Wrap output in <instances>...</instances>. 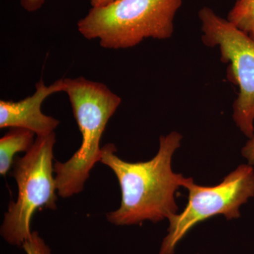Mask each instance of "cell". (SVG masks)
<instances>
[{
  "mask_svg": "<svg viewBox=\"0 0 254 254\" xmlns=\"http://www.w3.org/2000/svg\"><path fill=\"white\" fill-rule=\"evenodd\" d=\"M45 0H21L23 9L29 12L38 11L44 4Z\"/></svg>",
  "mask_w": 254,
  "mask_h": 254,
  "instance_id": "cell-12",
  "label": "cell"
},
{
  "mask_svg": "<svg viewBox=\"0 0 254 254\" xmlns=\"http://www.w3.org/2000/svg\"><path fill=\"white\" fill-rule=\"evenodd\" d=\"M182 4V0H115L92 7L78 21V30L107 49L133 48L146 38L168 39Z\"/></svg>",
  "mask_w": 254,
  "mask_h": 254,
  "instance_id": "cell-3",
  "label": "cell"
},
{
  "mask_svg": "<svg viewBox=\"0 0 254 254\" xmlns=\"http://www.w3.org/2000/svg\"><path fill=\"white\" fill-rule=\"evenodd\" d=\"M36 133L23 128H11L0 139V174L5 176L14 163L15 155L31 149Z\"/></svg>",
  "mask_w": 254,
  "mask_h": 254,
  "instance_id": "cell-8",
  "label": "cell"
},
{
  "mask_svg": "<svg viewBox=\"0 0 254 254\" xmlns=\"http://www.w3.org/2000/svg\"><path fill=\"white\" fill-rule=\"evenodd\" d=\"M203 32L202 41L206 46L218 47L221 60L228 63L227 77L240 88L233 105V119L240 131L254 136V41L227 19L210 8L198 12Z\"/></svg>",
  "mask_w": 254,
  "mask_h": 254,
  "instance_id": "cell-6",
  "label": "cell"
},
{
  "mask_svg": "<svg viewBox=\"0 0 254 254\" xmlns=\"http://www.w3.org/2000/svg\"><path fill=\"white\" fill-rule=\"evenodd\" d=\"M92 7H101L111 4L115 0H89Z\"/></svg>",
  "mask_w": 254,
  "mask_h": 254,
  "instance_id": "cell-13",
  "label": "cell"
},
{
  "mask_svg": "<svg viewBox=\"0 0 254 254\" xmlns=\"http://www.w3.org/2000/svg\"><path fill=\"white\" fill-rule=\"evenodd\" d=\"M227 19L254 41V0H237Z\"/></svg>",
  "mask_w": 254,
  "mask_h": 254,
  "instance_id": "cell-9",
  "label": "cell"
},
{
  "mask_svg": "<svg viewBox=\"0 0 254 254\" xmlns=\"http://www.w3.org/2000/svg\"><path fill=\"white\" fill-rule=\"evenodd\" d=\"M242 154L251 165H254V136L250 138L242 150Z\"/></svg>",
  "mask_w": 254,
  "mask_h": 254,
  "instance_id": "cell-11",
  "label": "cell"
},
{
  "mask_svg": "<svg viewBox=\"0 0 254 254\" xmlns=\"http://www.w3.org/2000/svg\"><path fill=\"white\" fill-rule=\"evenodd\" d=\"M182 138L177 131L160 136L156 155L138 163L119 158L113 143L102 148L100 162L113 170L122 193L120 208L107 214L108 222L117 226L139 225L146 220L156 223L177 214L175 193L193 180L172 170V159Z\"/></svg>",
  "mask_w": 254,
  "mask_h": 254,
  "instance_id": "cell-1",
  "label": "cell"
},
{
  "mask_svg": "<svg viewBox=\"0 0 254 254\" xmlns=\"http://www.w3.org/2000/svg\"><path fill=\"white\" fill-rule=\"evenodd\" d=\"M55 133L37 136L31 149L14 159L11 175L18 186V197L4 214L1 236L9 245L22 247L32 235L33 214L39 208H57L54 174Z\"/></svg>",
  "mask_w": 254,
  "mask_h": 254,
  "instance_id": "cell-4",
  "label": "cell"
},
{
  "mask_svg": "<svg viewBox=\"0 0 254 254\" xmlns=\"http://www.w3.org/2000/svg\"><path fill=\"white\" fill-rule=\"evenodd\" d=\"M22 247L26 254H53L49 246L36 231L32 232L31 237L23 243Z\"/></svg>",
  "mask_w": 254,
  "mask_h": 254,
  "instance_id": "cell-10",
  "label": "cell"
},
{
  "mask_svg": "<svg viewBox=\"0 0 254 254\" xmlns=\"http://www.w3.org/2000/svg\"><path fill=\"white\" fill-rule=\"evenodd\" d=\"M64 79L49 86L43 79L36 84V91L25 99L14 102L0 100V128H23L34 132L37 136H46L54 133L59 120L44 115L41 106L44 100L54 93L64 92Z\"/></svg>",
  "mask_w": 254,
  "mask_h": 254,
  "instance_id": "cell-7",
  "label": "cell"
},
{
  "mask_svg": "<svg viewBox=\"0 0 254 254\" xmlns=\"http://www.w3.org/2000/svg\"><path fill=\"white\" fill-rule=\"evenodd\" d=\"M64 92L68 95L82 136L81 147L71 158L54 164L57 191L66 198L83 190L92 169L100 162L102 136L122 99L103 83L84 77L64 78Z\"/></svg>",
  "mask_w": 254,
  "mask_h": 254,
  "instance_id": "cell-2",
  "label": "cell"
},
{
  "mask_svg": "<svg viewBox=\"0 0 254 254\" xmlns=\"http://www.w3.org/2000/svg\"><path fill=\"white\" fill-rule=\"evenodd\" d=\"M185 188L189 190L186 208L169 219L168 233L158 254H175L177 245L187 233L212 217L240 218L241 205L254 196V170L250 164L241 165L216 186H200L192 180Z\"/></svg>",
  "mask_w": 254,
  "mask_h": 254,
  "instance_id": "cell-5",
  "label": "cell"
},
{
  "mask_svg": "<svg viewBox=\"0 0 254 254\" xmlns=\"http://www.w3.org/2000/svg\"></svg>",
  "mask_w": 254,
  "mask_h": 254,
  "instance_id": "cell-14",
  "label": "cell"
}]
</instances>
